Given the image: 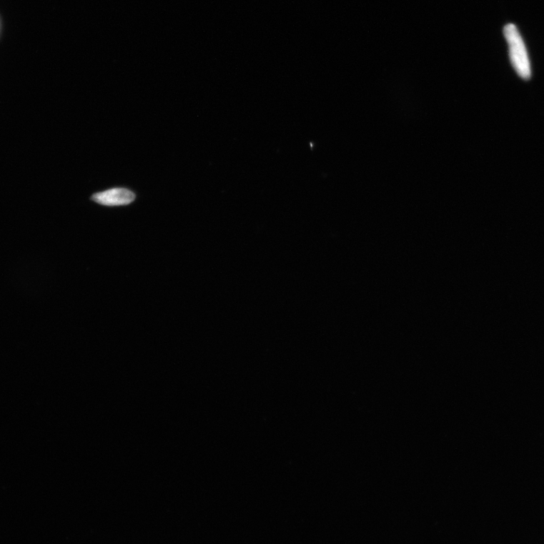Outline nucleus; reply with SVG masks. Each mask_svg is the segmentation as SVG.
<instances>
[{
    "instance_id": "nucleus-2",
    "label": "nucleus",
    "mask_w": 544,
    "mask_h": 544,
    "mask_svg": "<svg viewBox=\"0 0 544 544\" xmlns=\"http://www.w3.org/2000/svg\"><path fill=\"white\" fill-rule=\"evenodd\" d=\"M92 201L107 207L125 206L135 201L136 194L124 188H114L99 192L92 197Z\"/></svg>"
},
{
    "instance_id": "nucleus-1",
    "label": "nucleus",
    "mask_w": 544,
    "mask_h": 544,
    "mask_svg": "<svg viewBox=\"0 0 544 544\" xmlns=\"http://www.w3.org/2000/svg\"><path fill=\"white\" fill-rule=\"evenodd\" d=\"M510 48V58L516 73L524 79L532 75L528 53L516 26L510 24L503 30Z\"/></svg>"
}]
</instances>
